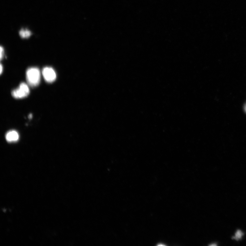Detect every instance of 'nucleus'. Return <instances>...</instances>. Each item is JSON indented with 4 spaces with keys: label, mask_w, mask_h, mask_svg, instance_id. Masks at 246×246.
I'll return each mask as SVG.
<instances>
[{
    "label": "nucleus",
    "mask_w": 246,
    "mask_h": 246,
    "mask_svg": "<svg viewBox=\"0 0 246 246\" xmlns=\"http://www.w3.org/2000/svg\"><path fill=\"white\" fill-rule=\"evenodd\" d=\"M26 77L29 85L33 87H35L40 81V72L37 68H30L26 71Z\"/></svg>",
    "instance_id": "f257e3e1"
},
{
    "label": "nucleus",
    "mask_w": 246,
    "mask_h": 246,
    "mask_svg": "<svg viewBox=\"0 0 246 246\" xmlns=\"http://www.w3.org/2000/svg\"><path fill=\"white\" fill-rule=\"evenodd\" d=\"M29 94V90L25 83L22 82L18 88L13 90L11 92L12 96L16 99L24 98Z\"/></svg>",
    "instance_id": "f03ea898"
},
{
    "label": "nucleus",
    "mask_w": 246,
    "mask_h": 246,
    "mask_svg": "<svg viewBox=\"0 0 246 246\" xmlns=\"http://www.w3.org/2000/svg\"><path fill=\"white\" fill-rule=\"evenodd\" d=\"M42 74L45 80L49 82L54 81L56 78L55 72L52 68L46 67L43 68Z\"/></svg>",
    "instance_id": "7ed1b4c3"
},
{
    "label": "nucleus",
    "mask_w": 246,
    "mask_h": 246,
    "mask_svg": "<svg viewBox=\"0 0 246 246\" xmlns=\"http://www.w3.org/2000/svg\"><path fill=\"white\" fill-rule=\"evenodd\" d=\"M19 136L17 131L11 130L8 132L6 135V140L9 142H14L17 141L19 139Z\"/></svg>",
    "instance_id": "20e7f679"
},
{
    "label": "nucleus",
    "mask_w": 246,
    "mask_h": 246,
    "mask_svg": "<svg viewBox=\"0 0 246 246\" xmlns=\"http://www.w3.org/2000/svg\"><path fill=\"white\" fill-rule=\"evenodd\" d=\"M19 34L22 38H28L31 36V32L27 29H22L20 31Z\"/></svg>",
    "instance_id": "39448f33"
},
{
    "label": "nucleus",
    "mask_w": 246,
    "mask_h": 246,
    "mask_svg": "<svg viewBox=\"0 0 246 246\" xmlns=\"http://www.w3.org/2000/svg\"><path fill=\"white\" fill-rule=\"evenodd\" d=\"M243 235V234L242 233L241 231L240 230H238L237 232L236 233L235 236L234 238L236 239V240H239V239L241 238Z\"/></svg>",
    "instance_id": "423d86ee"
},
{
    "label": "nucleus",
    "mask_w": 246,
    "mask_h": 246,
    "mask_svg": "<svg viewBox=\"0 0 246 246\" xmlns=\"http://www.w3.org/2000/svg\"><path fill=\"white\" fill-rule=\"evenodd\" d=\"M4 50L3 49V47H2V46H1V56H0V58H1V60L2 59V58L3 57V55H4Z\"/></svg>",
    "instance_id": "0eeeda50"
},
{
    "label": "nucleus",
    "mask_w": 246,
    "mask_h": 246,
    "mask_svg": "<svg viewBox=\"0 0 246 246\" xmlns=\"http://www.w3.org/2000/svg\"><path fill=\"white\" fill-rule=\"evenodd\" d=\"M2 64H1V74H2Z\"/></svg>",
    "instance_id": "6e6552de"
},
{
    "label": "nucleus",
    "mask_w": 246,
    "mask_h": 246,
    "mask_svg": "<svg viewBox=\"0 0 246 246\" xmlns=\"http://www.w3.org/2000/svg\"><path fill=\"white\" fill-rule=\"evenodd\" d=\"M245 111H246V106L245 107Z\"/></svg>",
    "instance_id": "1a4fd4ad"
}]
</instances>
